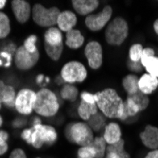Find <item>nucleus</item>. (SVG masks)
Instances as JSON below:
<instances>
[{"label":"nucleus","instance_id":"obj_1","mask_svg":"<svg viewBox=\"0 0 158 158\" xmlns=\"http://www.w3.org/2000/svg\"><path fill=\"white\" fill-rule=\"evenodd\" d=\"M97 106L108 118H119L123 114L124 102L118 92L113 88H105L97 93Z\"/></svg>","mask_w":158,"mask_h":158},{"label":"nucleus","instance_id":"obj_2","mask_svg":"<svg viewBox=\"0 0 158 158\" xmlns=\"http://www.w3.org/2000/svg\"><path fill=\"white\" fill-rule=\"evenodd\" d=\"M60 104L57 96L48 88H42L36 93L33 111L42 117H53L58 113Z\"/></svg>","mask_w":158,"mask_h":158},{"label":"nucleus","instance_id":"obj_3","mask_svg":"<svg viewBox=\"0 0 158 158\" xmlns=\"http://www.w3.org/2000/svg\"><path fill=\"white\" fill-rule=\"evenodd\" d=\"M64 135L68 141L75 143L81 147L91 145L95 138L92 129L85 122L69 123L65 127Z\"/></svg>","mask_w":158,"mask_h":158},{"label":"nucleus","instance_id":"obj_4","mask_svg":"<svg viewBox=\"0 0 158 158\" xmlns=\"http://www.w3.org/2000/svg\"><path fill=\"white\" fill-rule=\"evenodd\" d=\"M129 34V27L127 21L122 17H116L109 22L106 27L104 37L105 41L111 46L122 45Z\"/></svg>","mask_w":158,"mask_h":158},{"label":"nucleus","instance_id":"obj_5","mask_svg":"<svg viewBox=\"0 0 158 158\" xmlns=\"http://www.w3.org/2000/svg\"><path fill=\"white\" fill-rule=\"evenodd\" d=\"M31 12L34 23L40 27H52L55 26L61 13L60 10L57 7L48 9L41 4H35Z\"/></svg>","mask_w":158,"mask_h":158},{"label":"nucleus","instance_id":"obj_6","mask_svg":"<svg viewBox=\"0 0 158 158\" xmlns=\"http://www.w3.org/2000/svg\"><path fill=\"white\" fill-rule=\"evenodd\" d=\"M57 132L55 128L50 125H34L32 127L31 145L35 149H40L44 144L52 145L57 140Z\"/></svg>","mask_w":158,"mask_h":158},{"label":"nucleus","instance_id":"obj_7","mask_svg":"<svg viewBox=\"0 0 158 158\" xmlns=\"http://www.w3.org/2000/svg\"><path fill=\"white\" fill-rule=\"evenodd\" d=\"M61 77L66 83L73 84L75 82H82L87 78V70L81 62L71 61L63 66Z\"/></svg>","mask_w":158,"mask_h":158},{"label":"nucleus","instance_id":"obj_8","mask_svg":"<svg viewBox=\"0 0 158 158\" xmlns=\"http://www.w3.org/2000/svg\"><path fill=\"white\" fill-rule=\"evenodd\" d=\"M113 9L110 5H106L102 10L97 14H89L86 16L84 23L86 27L92 31H98L107 26L111 20Z\"/></svg>","mask_w":158,"mask_h":158},{"label":"nucleus","instance_id":"obj_9","mask_svg":"<svg viewBox=\"0 0 158 158\" xmlns=\"http://www.w3.org/2000/svg\"><path fill=\"white\" fill-rule=\"evenodd\" d=\"M35 100L36 93L33 90L23 88L16 95L15 109L19 114H24V116H28L34 109Z\"/></svg>","mask_w":158,"mask_h":158},{"label":"nucleus","instance_id":"obj_10","mask_svg":"<svg viewBox=\"0 0 158 158\" xmlns=\"http://www.w3.org/2000/svg\"><path fill=\"white\" fill-rule=\"evenodd\" d=\"M39 51L31 53L27 50L24 46H21L17 48V50L14 54V64L19 70L27 71L36 65L39 61Z\"/></svg>","mask_w":158,"mask_h":158},{"label":"nucleus","instance_id":"obj_11","mask_svg":"<svg viewBox=\"0 0 158 158\" xmlns=\"http://www.w3.org/2000/svg\"><path fill=\"white\" fill-rule=\"evenodd\" d=\"M84 55L88 65L96 70L103 64V49L98 41H90L84 48Z\"/></svg>","mask_w":158,"mask_h":158},{"label":"nucleus","instance_id":"obj_12","mask_svg":"<svg viewBox=\"0 0 158 158\" xmlns=\"http://www.w3.org/2000/svg\"><path fill=\"white\" fill-rule=\"evenodd\" d=\"M11 10L13 15L20 24L26 23L30 19L31 13L32 11L31 4L25 0H13L11 1Z\"/></svg>","mask_w":158,"mask_h":158},{"label":"nucleus","instance_id":"obj_13","mask_svg":"<svg viewBox=\"0 0 158 158\" xmlns=\"http://www.w3.org/2000/svg\"><path fill=\"white\" fill-rule=\"evenodd\" d=\"M140 139L145 147L151 150L158 149V128L147 125L144 131L140 133Z\"/></svg>","mask_w":158,"mask_h":158},{"label":"nucleus","instance_id":"obj_14","mask_svg":"<svg viewBox=\"0 0 158 158\" xmlns=\"http://www.w3.org/2000/svg\"><path fill=\"white\" fill-rule=\"evenodd\" d=\"M77 22L78 18L74 12L70 10H64L60 13L58 20H57V25L61 31L68 32L69 31L73 30L77 25Z\"/></svg>","mask_w":158,"mask_h":158},{"label":"nucleus","instance_id":"obj_15","mask_svg":"<svg viewBox=\"0 0 158 158\" xmlns=\"http://www.w3.org/2000/svg\"><path fill=\"white\" fill-rule=\"evenodd\" d=\"M72 7L80 15H89L99 5L98 0H73Z\"/></svg>","mask_w":158,"mask_h":158},{"label":"nucleus","instance_id":"obj_16","mask_svg":"<svg viewBox=\"0 0 158 158\" xmlns=\"http://www.w3.org/2000/svg\"><path fill=\"white\" fill-rule=\"evenodd\" d=\"M121 129L117 122H110L104 128L103 138L107 144L112 145L121 139Z\"/></svg>","mask_w":158,"mask_h":158},{"label":"nucleus","instance_id":"obj_17","mask_svg":"<svg viewBox=\"0 0 158 158\" xmlns=\"http://www.w3.org/2000/svg\"><path fill=\"white\" fill-rule=\"evenodd\" d=\"M138 87H139V91L148 96L149 94H152L153 91L157 89L158 78H155L148 73L143 74L139 78Z\"/></svg>","mask_w":158,"mask_h":158},{"label":"nucleus","instance_id":"obj_18","mask_svg":"<svg viewBox=\"0 0 158 158\" xmlns=\"http://www.w3.org/2000/svg\"><path fill=\"white\" fill-rule=\"evenodd\" d=\"M84 44V37L82 33L76 28L66 32L65 45L71 49H79Z\"/></svg>","mask_w":158,"mask_h":158},{"label":"nucleus","instance_id":"obj_19","mask_svg":"<svg viewBox=\"0 0 158 158\" xmlns=\"http://www.w3.org/2000/svg\"><path fill=\"white\" fill-rule=\"evenodd\" d=\"M98 112V108L96 103H88L81 100L79 107H78V114L80 118L82 120H89L94 114Z\"/></svg>","mask_w":158,"mask_h":158},{"label":"nucleus","instance_id":"obj_20","mask_svg":"<svg viewBox=\"0 0 158 158\" xmlns=\"http://www.w3.org/2000/svg\"><path fill=\"white\" fill-rule=\"evenodd\" d=\"M45 43L50 46H59L63 44V34L58 27H49L44 35Z\"/></svg>","mask_w":158,"mask_h":158},{"label":"nucleus","instance_id":"obj_21","mask_svg":"<svg viewBox=\"0 0 158 158\" xmlns=\"http://www.w3.org/2000/svg\"><path fill=\"white\" fill-rule=\"evenodd\" d=\"M138 82H139V78L134 74H129L123 78L122 86L126 93L128 94V96L134 95L139 91Z\"/></svg>","mask_w":158,"mask_h":158},{"label":"nucleus","instance_id":"obj_22","mask_svg":"<svg viewBox=\"0 0 158 158\" xmlns=\"http://www.w3.org/2000/svg\"><path fill=\"white\" fill-rule=\"evenodd\" d=\"M141 64L143 67H145L148 74L158 78V58L155 56L149 57V58L141 59Z\"/></svg>","mask_w":158,"mask_h":158},{"label":"nucleus","instance_id":"obj_23","mask_svg":"<svg viewBox=\"0 0 158 158\" xmlns=\"http://www.w3.org/2000/svg\"><path fill=\"white\" fill-rule=\"evenodd\" d=\"M16 93L15 90L11 85H6L4 89L2 98H1V103H4L9 108L15 107V98H16Z\"/></svg>","mask_w":158,"mask_h":158},{"label":"nucleus","instance_id":"obj_24","mask_svg":"<svg viewBox=\"0 0 158 158\" xmlns=\"http://www.w3.org/2000/svg\"><path fill=\"white\" fill-rule=\"evenodd\" d=\"M139 109L137 108V106L133 102V100L128 98H126V100L124 102V106H123V114L122 117L120 118L121 120H126L129 118L135 117L139 113Z\"/></svg>","mask_w":158,"mask_h":158},{"label":"nucleus","instance_id":"obj_25","mask_svg":"<svg viewBox=\"0 0 158 158\" xmlns=\"http://www.w3.org/2000/svg\"><path fill=\"white\" fill-rule=\"evenodd\" d=\"M79 95V90L75 85L65 83L61 89V97L69 102H76Z\"/></svg>","mask_w":158,"mask_h":158},{"label":"nucleus","instance_id":"obj_26","mask_svg":"<svg viewBox=\"0 0 158 158\" xmlns=\"http://www.w3.org/2000/svg\"><path fill=\"white\" fill-rule=\"evenodd\" d=\"M127 97L130 98L133 100V102L137 106V108L139 109L140 112L144 111L149 106V103H150L149 97L145 94H143L141 91H138L137 93H135L134 95H130Z\"/></svg>","mask_w":158,"mask_h":158},{"label":"nucleus","instance_id":"obj_27","mask_svg":"<svg viewBox=\"0 0 158 158\" xmlns=\"http://www.w3.org/2000/svg\"><path fill=\"white\" fill-rule=\"evenodd\" d=\"M87 124L90 126L92 131L99 132L105 126V116L102 112H98L92 118H90Z\"/></svg>","mask_w":158,"mask_h":158},{"label":"nucleus","instance_id":"obj_28","mask_svg":"<svg viewBox=\"0 0 158 158\" xmlns=\"http://www.w3.org/2000/svg\"><path fill=\"white\" fill-rule=\"evenodd\" d=\"M91 146L94 148V150L96 152V158H103L104 157L107 146H106V141L104 140L103 136L95 137Z\"/></svg>","mask_w":158,"mask_h":158},{"label":"nucleus","instance_id":"obj_29","mask_svg":"<svg viewBox=\"0 0 158 158\" xmlns=\"http://www.w3.org/2000/svg\"><path fill=\"white\" fill-rule=\"evenodd\" d=\"M44 46H45V50L48 56L52 61L57 62L61 58L63 50H64V44H61L59 46H50L44 43Z\"/></svg>","mask_w":158,"mask_h":158},{"label":"nucleus","instance_id":"obj_30","mask_svg":"<svg viewBox=\"0 0 158 158\" xmlns=\"http://www.w3.org/2000/svg\"><path fill=\"white\" fill-rule=\"evenodd\" d=\"M124 144H125L124 140L120 139L118 142L114 143V144L107 146L106 152L116 153V154L119 155L121 158H130V155H129V153L126 152L125 150H124Z\"/></svg>","mask_w":158,"mask_h":158},{"label":"nucleus","instance_id":"obj_31","mask_svg":"<svg viewBox=\"0 0 158 158\" xmlns=\"http://www.w3.org/2000/svg\"><path fill=\"white\" fill-rule=\"evenodd\" d=\"M10 32V22L6 13L0 11V39L6 38Z\"/></svg>","mask_w":158,"mask_h":158},{"label":"nucleus","instance_id":"obj_32","mask_svg":"<svg viewBox=\"0 0 158 158\" xmlns=\"http://www.w3.org/2000/svg\"><path fill=\"white\" fill-rule=\"evenodd\" d=\"M143 47L140 44H135L130 48L129 50V59L133 62H140L143 52Z\"/></svg>","mask_w":158,"mask_h":158},{"label":"nucleus","instance_id":"obj_33","mask_svg":"<svg viewBox=\"0 0 158 158\" xmlns=\"http://www.w3.org/2000/svg\"><path fill=\"white\" fill-rule=\"evenodd\" d=\"M37 40H38V38H37L36 35H34V34L30 35V36H28L25 40L23 46L25 47V48L27 50H28V51L31 52V53H34V52L38 51V48L36 47V42H37Z\"/></svg>","mask_w":158,"mask_h":158},{"label":"nucleus","instance_id":"obj_34","mask_svg":"<svg viewBox=\"0 0 158 158\" xmlns=\"http://www.w3.org/2000/svg\"><path fill=\"white\" fill-rule=\"evenodd\" d=\"M78 158H96V152L91 145L81 147L78 150Z\"/></svg>","mask_w":158,"mask_h":158},{"label":"nucleus","instance_id":"obj_35","mask_svg":"<svg viewBox=\"0 0 158 158\" xmlns=\"http://www.w3.org/2000/svg\"><path fill=\"white\" fill-rule=\"evenodd\" d=\"M11 54L7 51L0 52V65H4L5 67H9L11 64Z\"/></svg>","mask_w":158,"mask_h":158},{"label":"nucleus","instance_id":"obj_36","mask_svg":"<svg viewBox=\"0 0 158 158\" xmlns=\"http://www.w3.org/2000/svg\"><path fill=\"white\" fill-rule=\"evenodd\" d=\"M81 100H83V102H85L96 103L97 99H98V96H97V93L92 94V93H89V92L83 91V92L81 93Z\"/></svg>","mask_w":158,"mask_h":158},{"label":"nucleus","instance_id":"obj_37","mask_svg":"<svg viewBox=\"0 0 158 158\" xmlns=\"http://www.w3.org/2000/svg\"><path fill=\"white\" fill-rule=\"evenodd\" d=\"M127 67L129 68V70L133 71V72H141V70L143 68V65L141 64V62H133L129 59L127 61Z\"/></svg>","mask_w":158,"mask_h":158},{"label":"nucleus","instance_id":"obj_38","mask_svg":"<svg viewBox=\"0 0 158 158\" xmlns=\"http://www.w3.org/2000/svg\"><path fill=\"white\" fill-rule=\"evenodd\" d=\"M21 137L23 140H25L27 144L31 145V140H32V128L31 129H25L21 134Z\"/></svg>","mask_w":158,"mask_h":158},{"label":"nucleus","instance_id":"obj_39","mask_svg":"<svg viewBox=\"0 0 158 158\" xmlns=\"http://www.w3.org/2000/svg\"><path fill=\"white\" fill-rule=\"evenodd\" d=\"M9 158H27V155L22 149H15L10 152Z\"/></svg>","mask_w":158,"mask_h":158},{"label":"nucleus","instance_id":"obj_40","mask_svg":"<svg viewBox=\"0 0 158 158\" xmlns=\"http://www.w3.org/2000/svg\"><path fill=\"white\" fill-rule=\"evenodd\" d=\"M16 50H17V48H16V45L15 44H13V43H9L8 45H6L5 46V48H4V50L3 51H7V52H9L10 54H15V52H16Z\"/></svg>","mask_w":158,"mask_h":158},{"label":"nucleus","instance_id":"obj_41","mask_svg":"<svg viewBox=\"0 0 158 158\" xmlns=\"http://www.w3.org/2000/svg\"><path fill=\"white\" fill-rule=\"evenodd\" d=\"M9 139V134L6 131L0 130V144H6Z\"/></svg>","mask_w":158,"mask_h":158},{"label":"nucleus","instance_id":"obj_42","mask_svg":"<svg viewBox=\"0 0 158 158\" xmlns=\"http://www.w3.org/2000/svg\"><path fill=\"white\" fill-rule=\"evenodd\" d=\"M26 122L27 121L25 119H23V118H16L12 122V125H13V127H15V128H20V127L24 126L26 124Z\"/></svg>","mask_w":158,"mask_h":158},{"label":"nucleus","instance_id":"obj_43","mask_svg":"<svg viewBox=\"0 0 158 158\" xmlns=\"http://www.w3.org/2000/svg\"><path fill=\"white\" fill-rule=\"evenodd\" d=\"M145 158H158V149L157 150H152V152H150Z\"/></svg>","mask_w":158,"mask_h":158},{"label":"nucleus","instance_id":"obj_44","mask_svg":"<svg viewBox=\"0 0 158 158\" xmlns=\"http://www.w3.org/2000/svg\"><path fill=\"white\" fill-rule=\"evenodd\" d=\"M8 151V143L6 144H0V155H3Z\"/></svg>","mask_w":158,"mask_h":158},{"label":"nucleus","instance_id":"obj_45","mask_svg":"<svg viewBox=\"0 0 158 158\" xmlns=\"http://www.w3.org/2000/svg\"><path fill=\"white\" fill-rule=\"evenodd\" d=\"M5 87H6V84L4 83V81H0V103H1V98H2V95H3Z\"/></svg>","mask_w":158,"mask_h":158},{"label":"nucleus","instance_id":"obj_46","mask_svg":"<svg viewBox=\"0 0 158 158\" xmlns=\"http://www.w3.org/2000/svg\"><path fill=\"white\" fill-rule=\"evenodd\" d=\"M46 78H45V76L43 75V74H40V75H38L37 77H36V82L38 83V84H41L42 83V81H44Z\"/></svg>","mask_w":158,"mask_h":158},{"label":"nucleus","instance_id":"obj_47","mask_svg":"<svg viewBox=\"0 0 158 158\" xmlns=\"http://www.w3.org/2000/svg\"><path fill=\"white\" fill-rule=\"evenodd\" d=\"M105 158H121L119 155L116 154V153H111V152H107Z\"/></svg>","mask_w":158,"mask_h":158},{"label":"nucleus","instance_id":"obj_48","mask_svg":"<svg viewBox=\"0 0 158 158\" xmlns=\"http://www.w3.org/2000/svg\"><path fill=\"white\" fill-rule=\"evenodd\" d=\"M153 30H154L155 33L158 35V19H157V20H155V21H154V23H153Z\"/></svg>","mask_w":158,"mask_h":158},{"label":"nucleus","instance_id":"obj_49","mask_svg":"<svg viewBox=\"0 0 158 158\" xmlns=\"http://www.w3.org/2000/svg\"><path fill=\"white\" fill-rule=\"evenodd\" d=\"M39 124H42L41 119H40L39 118H35L33 119V126H34V125H39Z\"/></svg>","mask_w":158,"mask_h":158},{"label":"nucleus","instance_id":"obj_50","mask_svg":"<svg viewBox=\"0 0 158 158\" xmlns=\"http://www.w3.org/2000/svg\"><path fill=\"white\" fill-rule=\"evenodd\" d=\"M6 3H7V1H6V0H0V10H1V9H3V8L5 7Z\"/></svg>","mask_w":158,"mask_h":158},{"label":"nucleus","instance_id":"obj_51","mask_svg":"<svg viewBox=\"0 0 158 158\" xmlns=\"http://www.w3.org/2000/svg\"><path fill=\"white\" fill-rule=\"evenodd\" d=\"M2 123H3V118H2L1 116H0V127L2 126Z\"/></svg>","mask_w":158,"mask_h":158},{"label":"nucleus","instance_id":"obj_52","mask_svg":"<svg viewBox=\"0 0 158 158\" xmlns=\"http://www.w3.org/2000/svg\"><path fill=\"white\" fill-rule=\"evenodd\" d=\"M49 82V78L48 77H46V83Z\"/></svg>","mask_w":158,"mask_h":158},{"label":"nucleus","instance_id":"obj_53","mask_svg":"<svg viewBox=\"0 0 158 158\" xmlns=\"http://www.w3.org/2000/svg\"><path fill=\"white\" fill-rule=\"evenodd\" d=\"M0 109H1V103H0Z\"/></svg>","mask_w":158,"mask_h":158},{"label":"nucleus","instance_id":"obj_54","mask_svg":"<svg viewBox=\"0 0 158 158\" xmlns=\"http://www.w3.org/2000/svg\"><path fill=\"white\" fill-rule=\"evenodd\" d=\"M36 158H40V157H36Z\"/></svg>","mask_w":158,"mask_h":158}]
</instances>
